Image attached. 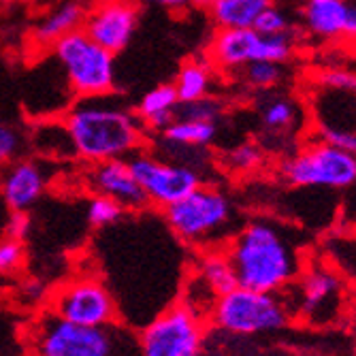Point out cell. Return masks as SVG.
<instances>
[{
	"label": "cell",
	"mask_w": 356,
	"mask_h": 356,
	"mask_svg": "<svg viewBox=\"0 0 356 356\" xmlns=\"http://www.w3.org/2000/svg\"><path fill=\"white\" fill-rule=\"evenodd\" d=\"M237 284L258 293L284 295L309 256L301 237H295L290 224L275 218H252L241 224L224 245Z\"/></svg>",
	"instance_id": "obj_1"
},
{
	"label": "cell",
	"mask_w": 356,
	"mask_h": 356,
	"mask_svg": "<svg viewBox=\"0 0 356 356\" xmlns=\"http://www.w3.org/2000/svg\"><path fill=\"white\" fill-rule=\"evenodd\" d=\"M62 124L71 137L75 156L90 165L105 160H128L145 145V128L126 105L99 99H77L64 113Z\"/></svg>",
	"instance_id": "obj_2"
},
{
	"label": "cell",
	"mask_w": 356,
	"mask_h": 356,
	"mask_svg": "<svg viewBox=\"0 0 356 356\" xmlns=\"http://www.w3.org/2000/svg\"><path fill=\"white\" fill-rule=\"evenodd\" d=\"M32 356H139L137 337L122 325L83 327L49 309L37 314L22 331Z\"/></svg>",
	"instance_id": "obj_3"
},
{
	"label": "cell",
	"mask_w": 356,
	"mask_h": 356,
	"mask_svg": "<svg viewBox=\"0 0 356 356\" xmlns=\"http://www.w3.org/2000/svg\"><path fill=\"white\" fill-rule=\"evenodd\" d=\"M163 220L177 241L197 252L224 248L239 229L233 199L224 190L207 184L167 207Z\"/></svg>",
	"instance_id": "obj_4"
},
{
	"label": "cell",
	"mask_w": 356,
	"mask_h": 356,
	"mask_svg": "<svg viewBox=\"0 0 356 356\" xmlns=\"http://www.w3.org/2000/svg\"><path fill=\"white\" fill-rule=\"evenodd\" d=\"M352 295V286L312 254L299 277L284 293V299L293 320L309 327H333L343 322Z\"/></svg>",
	"instance_id": "obj_5"
},
{
	"label": "cell",
	"mask_w": 356,
	"mask_h": 356,
	"mask_svg": "<svg viewBox=\"0 0 356 356\" xmlns=\"http://www.w3.org/2000/svg\"><path fill=\"white\" fill-rule=\"evenodd\" d=\"M277 177L301 190H350L356 186V154L307 137L282 156Z\"/></svg>",
	"instance_id": "obj_6"
},
{
	"label": "cell",
	"mask_w": 356,
	"mask_h": 356,
	"mask_svg": "<svg viewBox=\"0 0 356 356\" xmlns=\"http://www.w3.org/2000/svg\"><path fill=\"white\" fill-rule=\"evenodd\" d=\"M207 322L226 335L254 337L286 329L293 322V316L284 295L258 293V290L237 286L231 293L216 299Z\"/></svg>",
	"instance_id": "obj_7"
},
{
	"label": "cell",
	"mask_w": 356,
	"mask_h": 356,
	"mask_svg": "<svg viewBox=\"0 0 356 356\" xmlns=\"http://www.w3.org/2000/svg\"><path fill=\"white\" fill-rule=\"evenodd\" d=\"M299 39L295 28L284 35H261L254 28L216 30L205 58L218 73L237 75L252 62L288 64L299 51Z\"/></svg>",
	"instance_id": "obj_8"
},
{
	"label": "cell",
	"mask_w": 356,
	"mask_h": 356,
	"mask_svg": "<svg viewBox=\"0 0 356 356\" xmlns=\"http://www.w3.org/2000/svg\"><path fill=\"white\" fill-rule=\"evenodd\" d=\"M51 51L75 99H99L115 92V56L94 43L83 30L60 39Z\"/></svg>",
	"instance_id": "obj_9"
},
{
	"label": "cell",
	"mask_w": 356,
	"mask_h": 356,
	"mask_svg": "<svg viewBox=\"0 0 356 356\" xmlns=\"http://www.w3.org/2000/svg\"><path fill=\"white\" fill-rule=\"evenodd\" d=\"M205 318L173 303L145 322L137 341L139 356H201L205 348Z\"/></svg>",
	"instance_id": "obj_10"
},
{
	"label": "cell",
	"mask_w": 356,
	"mask_h": 356,
	"mask_svg": "<svg viewBox=\"0 0 356 356\" xmlns=\"http://www.w3.org/2000/svg\"><path fill=\"white\" fill-rule=\"evenodd\" d=\"M47 309L58 318L83 327H107L118 322V301L111 288L92 275L60 284L47 297Z\"/></svg>",
	"instance_id": "obj_11"
},
{
	"label": "cell",
	"mask_w": 356,
	"mask_h": 356,
	"mask_svg": "<svg viewBox=\"0 0 356 356\" xmlns=\"http://www.w3.org/2000/svg\"><path fill=\"white\" fill-rule=\"evenodd\" d=\"M128 167L141 186L147 205L160 211H165L203 186L201 173L194 167L173 163V160H167L147 149H139L128 158Z\"/></svg>",
	"instance_id": "obj_12"
},
{
	"label": "cell",
	"mask_w": 356,
	"mask_h": 356,
	"mask_svg": "<svg viewBox=\"0 0 356 356\" xmlns=\"http://www.w3.org/2000/svg\"><path fill=\"white\" fill-rule=\"evenodd\" d=\"M307 115L309 137L356 154V94L314 90Z\"/></svg>",
	"instance_id": "obj_13"
},
{
	"label": "cell",
	"mask_w": 356,
	"mask_h": 356,
	"mask_svg": "<svg viewBox=\"0 0 356 356\" xmlns=\"http://www.w3.org/2000/svg\"><path fill=\"white\" fill-rule=\"evenodd\" d=\"M139 17L141 7L135 0H94L86 11L81 30L94 43L118 56L131 45Z\"/></svg>",
	"instance_id": "obj_14"
},
{
	"label": "cell",
	"mask_w": 356,
	"mask_h": 356,
	"mask_svg": "<svg viewBox=\"0 0 356 356\" xmlns=\"http://www.w3.org/2000/svg\"><path fill=\"white\" fill-rule=\"evenodd\" d=\"M258 124L273 149L297 147L295 141L309 131L307 105L288 92H267L258 103Z\"/></svg>",
	"instance_id": "obj_15"
},
{
	"label": "cell",
	"mask_w": 356,
	"mask_h": 356,
	"mask_svg": "<svg viewBox=\"0 0 356 356\" xmlns=\"http://www.w3.org/2000/svg\"><path fill=\"white\" fill-rule=\"evenodd\" d=\"M301 22L318 41L356 47V3L352 0H303Z\"/></svg>",
	"instance_id": "obj_16"
},
{
	"label": "cell",
	"mask_w": 356,
	"mask_h": 356,
	"mask_svg": "<svg viewBox=\"0 0 356 356\" xmlns=\"http://www.w3.org/2000/svg\"><path fill=\"white\" fill-rule=\"evenodd\" d=\"M49 186V175L37 160L19 158L0 167V201L9 211H30Z\"/></svg>",
	"instance_id": "obj_17"
},
{
	"label": "cell",
	"mask_w": 356,
	"mask_h": 356,
	"mask_svg": "<svg viewBox=\"0 0 356 356\" xmlns=\"http://www.w3.org/2000/svg\"><path fill=\"white\" fill-rule=\"evenodd\" d=\"M88 188L96 197L113 199L126 211H143L149 207L128 160H105L92 165L88 171Z\"/></svg>",
	"instance_id": "obj_18"
},
{
	"label": "cell",
	"mask_w": 356,
	"mask_h": 356,
	"mask_svg": "<svg viewBox=\"0 0 356 356\" xmlns=\"http://www.w3.org/2000/svg\"><path fill=\"white\" fill-rule=\"evenodd\" d=\"M88 7L81 0H60L58 5L49 7L32 26L30 37L39 47H54L60 39L75 30L83 28Z\"/></svg>",
	"instance_id": "obj_19"
},
{
	"label": "cell",
	"mask_w": 356,
	"mask_h": 356,
	"mask_svg": "<svg viewBox=\"0 0 356 356\" xmlns=\"http://www.w3.org/2000/svg\"><path fill=\"white\" fill-rule=\"evenodd\" d=\"M177 107H179V99L173 83H160L141 96L135 113L143 124L145 133L160 135L175 120Z\"/></svg>",
	"instance_id": "obj_20"
},
{
	"label": "cell",
	"mask_w": 356,
	"mask_h": 356,
	"mask_svg": "<svg viewBox=\"0 0 356 356\" xmlns=\"http://www.w3.org/2000/svg\"><path fill=\"white\" fill-rule=\"evenodd\" d=\"M320 261L335 269L350 286L356 288V229L350 224L331 231L320 241Z\"/></svg>",
	"instance_id": "obj_21"
},
{
	"label": "cell",
	"mask_w": 356,
	"mask_h": 356,
	"mask_svg": "<svg viewBox=\"0 0 356 356\" xmlns=\"http://www.w3.org/2000/svg\"><path fill=\"white\" fill-rule=\"evenodd\" d=\"M190 271L197 275L216 297L231 293L233 288L239 286L233 263H231L229 254L224 252V248L197 252Z\"/></svg>",
	"instance_id": "obj_22"
},
{
	"label": "cell",
	"mask_w": 356,
	"mask_h": 356,
	"mask_svg": "<svg viewBox=\"0 0 356 356\" xmlns=\"http://www.w3.org/2000/svg\"><path fill=\"white\" fill-rule=\"evenodd\" d=\"M273 5L275 0H216L207 11L216 30L254 28L256 19Z\"/></svg>",
	"instance_id": "obj_23"
},
{
	"label": "cell",
	"mask_w": 356,
	"mask_h": 356,
	"mask_svg": "<svg viewBox=\"0 0 356 356\" xmlns=\"http://www.w3.org/2000/svg\"><path fill=\"white\" fill-rule=\"evenodd\" d=\"M213 75H216V69L211 67V62L205 56L186 60L173 81L179 103H190V101H199V99H205V96H211Z\"/></svg>",
	"instance_id": "obj_24"
},
{
	"label": "cell",
	"mask_w": 356,
	"mask_h": 356,
	"mask_svg": "<svg viewBox=\"0 0 356 356\" xmlns=\"http://www.w3.org/2000/svg\"><path fill=\"white\" fill-rule=\"evenodd\" d=\"M216 135H218V126L213 122H194V120H179V118H175L160 133L163 141L179 147H192V149L211 145L216 141Z\"/></svg>",
	"instance_id": "obj_25"
},
{
	"label": "cell",
	"mask_w": 356,
	"mask_h": 356,
	"mask_svg": "<svg viewBox=\"0 0 356 356\" xmlns=\"http://www.w3.org/2000/svg\"><path fill=\"white\" fill-rule=\"evenodd\" d=\"M237 79H241V86L252 92H273L280 90V86L286 81V64L277 62H252L237 73Z\"/></svg>",
	"instance_id": "obj_26"
},
{
	"label": "cell",
	"mask_w": 356,
	"mask_h": 356,
	"mask_svg": "<svg viewBox=\"0 0 356 356\" xmlns=\"http://www.w3.org/2000/svg\"><path fill=\"white\" fill-rule=\"evenodd\" d=\"M265 163H267V149L258 141H243L233 149H229L224 156L226 169L237 175H252L256 171H261Z\"/></svg>",
	"instance_id": "obj_27"
},
{
	"label": "cell",
	"mask_w": 356,
	"mask_h": 356,
	"mask_svg": "<svg viewBox=\"0 0 356 356\" xmlns=\"http://www.w3.org/2000/svg\"><path fill=\"white\" fill-rule=\"evenodd\" d=\"M309 83L314 90L356 94V71L343 64H327V67H318L309 75Z\"/></svg>",
	"instance_id": "obj_28"
},
{
	"label": "cell",
	"mask_w": 356,
	"mask_h": 356,
	"mask_svg": "<svg viewBox=\"0 0 356 356\" xmlns=\"http://www.w3.org/2000/svg\"><path fill=\"white\" fill-rule=\"evenodd\" d=\"M124 216L126 209L120 203L107 197H96V194H92V199L86 207V220L96 231L113 229V226H118L124 220Z\"/></svg>",
	"instance_id": "obj_29"
},
{
	"label": "cell",
	"mask_w": 356,
	"mask_h": 356,
	"mask_svg": "<svg viewBox=\"0 0 356 356\" xmlns=\"http://www.w3.org/2000/svg\"><path fill=\"white\" fill-rule=\"evenodd\" d=\"M222 115V103L213 96H205L199 101L179 103L175 118L179 120H194V122H213Z\"/></svg>",
	"instance_id": "obj_30"
},
{
	"label": "cell",
	"mask_w": 356,
	"mask_h": 356,
	"mask_svg": "<svg viewBox=\"0 0 356 356\" xmlns=\"http://www.w3.org/2000/svg\"><path fill=\"white\" fill-rule=\"evenodd\" d=\"M26 147V135L15 126L0 124V167L19 160Z\"/></svg>",
	"instance_id": "obj_31"
},
{
	"label": "cell",
	"mask_w": 356,
	"mask_h": 356,
	"mask_svg": "<svg viewBox=\"0 0 356 356\" xmlns=\"http://www.w3.org/2000/svg\"><path fill=\"white\" fill-rule=\"evenodd\" d=\"M26 263V245L24 241L0 237V275H13Z\"/></svg>",
	"instance_id": "obj_32"
},
{
	"label": "cell",
	"mask_w": 356,
	"mask_h": 356,
	"mask_svg": "<svg viewBox=\"0 0 356 356\" xmlns=\"http://www.w3.org/2000/svg\"><path fill=\"white\" fill-rule=\"evenodd\" d=\"M254 30L261 32V35H284V32L293 30V24H290L288 15L277 5H273L256 19Z\"/></svg>",
	"instance_id": "obj_33"
},
{
	"label": "cell",
	"mask_w": 356,
	"mask_h": 356,
	"mask_svg": "<svg viewBox=\"0 0 356 356\" xmlns=\"http://www.w3.org/2000/svg\"><path fill=\"white\" fill-rule=\"evenodd\" d=\"M32 231V218L28 211H9L5 220V233L3 237H11L17 241H26Z\"/></svg>",
	"instance_id": "obj_34"
},
{
	"label": "cell",
	"mask_w": 356,
	"mask_h": 356,
	"mask_svg": "<svg viewBox=\"0 0 356 356\" xmlns=\"http://www.w3.org/2000/svg\"><path fill=\"white\" fill-rule=\"evenodd\" d=\"M145 3H152V5H156V7H163V9L173 11V13H181V11H186L188 7H192V5H190V0H145Z\"/></svg>",
	"instance_id": "obj_35"
},
{
	"label": "cell",
	"mask_w": 356,
	"mask_h": 356,
	"mask_svg": "<svg viewBox=\"0 0 356 356\" xmlns=\"http://www.w3.org/2000/svg\"><path fill=\"white\" fill-rule=\"evenodd\" d=\"M343 322L348 325V331L356 337V293H354L352 299H350V305H348V312H346Z\"/></svg>",
	"instance_id": "obj_36"
},
{
	"label": "cell",
	"mask_w": 356,
	"mask_h": 356,
	"mask_svg": "<svg viewBox=\"0 0 356 356\" xmlns=\"http://www.w3.org/2000/svg\"><path fill=\"white\" fill-rule=\"evenodd\" d=\"M213 3H216V0H190V5L192 7H199V9H209Z\"/></svg>",
	"instance_id": "obj_37"
},
{
	"label": "cell",
	"mask_w": 356,
	"mask_h": 356,
	"mask_svg": "<svg viewBox=\"0 0 356 356\" xmlns=\"http://www.w3.org/2000/svg\"><path fill=\"white\" fill-rule=\"evenodd\" d=\"M350 226H354V229H356V220H354V222H350Z\"/></svg>",
	"instance_id": "obj_38"
},
{
	"label": "cell",
	"mask_w": 356,
	"mask_h": 356,
	"mask_svg": "<svg viewBox=\"0 0 356 356\" xmlns=\"http://www.w3.org/2000/svg\"><path fill=\"white\" fill-rule=\"evenodd\" d=\"M26 3H35V0H26Z\"/></svg>",
	"instance_id": "obj_39"
},
{
	"label": "cell",
	"mask_w": 356,
	"mask_h": 356,
	"mask_svg": "<svg viewBox=\"0 0 356 356\" xmlns=\"http://www.w3.org/2000/svg\"><path fill=\"white\" fill-rule=\"evenodd\" d=\"M0 3H3V0H0Z\"/></svg>",
	"instance_id": "obj_40"
}]
</instances>
